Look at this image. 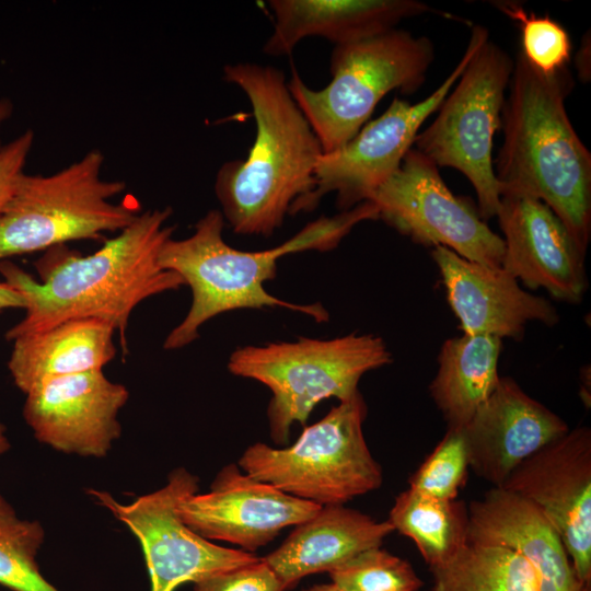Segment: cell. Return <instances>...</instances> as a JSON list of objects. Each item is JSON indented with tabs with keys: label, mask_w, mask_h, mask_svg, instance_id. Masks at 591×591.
Returning <instances> with one entry per match:
<instances>
[{
	"label": "cell",
	"mask_w": 591,
	"mask_h": 591,
	"mask_svg": "<svg viewBox=\"0 0 591 591\" xmlns=\"http://www.w3.org/2000/svg\"><path fill=\"white\" fill-rule=\"evenodd\" d=\"M573 83L568 67L543 74L518 53L501 115L503 142L494 170L500 196L544 202L587 252L591 153L566 112L565 100Z\"/></svg>",
	"instance_id": "7a4b0ae2"
},
{
	"label": "cell",
	"mask_w": 591,
	"mask_h": 591,
	"mask_svg": "<svg viewBox=\"0 0 591 591\" xmlns=\"http://www.w3.org/2000/svg\"><path fill=\"white\" fill-rule=\"evenodd\" d=\"M275 24L263 51L290 55L309 36H322L335 45L364 39L409 18L433 9L418 0H271Z\"/></svg>",
	"instance_id": "ffe728a7"
},
{
	"label": "cell",
	"mask_w": 591,
	"mask_h": 591,
	"mask_svg": "<svg viewBox=\"0 0 591 591\" xmlns=\"http://www.w3.org/2000/svg\"><path fill=\"white\" fill-rule=\"evenodd\" d=\"M303 591H343V590L331 582V583L313 584Z\"/></svg>",
	"instance_id": "d590c367"
},
{
	"label": "cell",
	"mask_w": 591,
	"mask_h": 591,
	"mask_svg": "<svg viewBox=\"0 0 591 591\" xmlns=\"http://www.w3.org/2000/svg\"><path fill=\"white\" fill-rule=\"evenodd\" d=\"M11 448V443L7 436V428L0 421V455L4 454Z\"/></svg>",
	"instance_id": "e575fe53"
},
{
	"label": "cell",
	"mask_w": 591,
	"mask_h": 591,
	"mask_svg": "<svg viewBox=\"0 0 591 591\" xmlns=\"http://www.w3.org/2000/svg\"><path fill=\"white\" fill-rule=\"evenodd\" d=\"M501 340L463 334L441 346L429 393L448 428L462 429L497 386Z\"/></svg>",
	"instance_id": "603a6c76"
},
{
	"label": "cell",
	"mask_w": 591,
	"mask_h": 591,
	"mask_svg": "<svg viewBox=\"0 0 591 591\" xmlns=\"http://www.w3.org/2000/svg\"><path fill=\"white\" fill-rule=\"evenodd\" d=\"M223 78L246 94L256 136L246 159L221 165L215 193L234 233L269 236L293 204L312 190L322 146L281 70L250 62L225 65Z\"/></svg>",
	"instance_id": "3957f363"
},
{
	"label": "cell",
	"mask_w": 591,
	"mask_h": 591,
	"mask_svg": "<svg viewBox=\"0 0 591 591\" xmlns=\"http://www.w3.org/2000/svg\"><path fill=\"white\" fill-rule=\"evenodd\" d=\"M431 257L464 334L517 340L529 322L558 323L555 306L522 289L503 268L471 262L443 246L433 247Z\"/></svg>",
	"instance_id": "ac0fdd59"
},
{
	"label": "cell",
	"mask_w": 591,
	"mask_h": 591,
	"mask_svg": "<svg viewBox=\"0 0 591 591\" xmlns=\"http://www.w3.org/2000/svg\"><path fill=\"white\" fill-rule=\"evenodd\" d=\"M501 488L535 505L557 531L581 583H591V429L579 426L521 462Z\"/></svg>",
	"instance_id": "4fadbf2b"
},
{
	"label": "cell",
	"mask_w": 591,
	"mask_h": 591,
	"mask_svg": "<svg viewBox=\"0 0 591 591\" xmlns=\"http://www.w3.org/2000/svg\"><path fill=\"white\" fill-rule=\"evenodd\" d=\"M468 509V542L519 554L533 569L538 591H580L570 558L555 528L531 501L491 487Z\"/></svg>",
	"instance_id": "d6986e66"
},
{
	"label": "cell",
	"mask_w": 591,
	"mask_h": 591,
	"mask_svg": "<svg viewBox=\"0 0 591 591\" xmlns=\"http://www.w3.org/2000/svg\"><path fill=\"white\" fill-rule=\"evenodd\" d=\"M387 521L416 544L429 568L449 560L468 543V509L457 499H440L408 487L396 496Z\"/></svg>",
	"instance_id": "cb8c5ba5"
},
{
	"label": "cell",
	"mask_w": 591,
	"mask_h": 591,
	"mask_svg": "<svg viewBox=\"0 0 591 591\" xmlns=\"http://www.w3.org/2000/svg\"><path fill=\"white\" fill-rule=\"evenodd\" d=\"M34 137L33 130L26 129L0 149V216L24 173Z\"/></svg>",
	"instance_id": "4dcf8cb0"
},
{
	"label": "cell",
	"mask_w": 591,
	"mask_h": 591,
	"mask_svg": "<svg viewBox=\"0 0 591 591\" xmlns=\"http://www.w3.org/2000/svg\"><path fill=\"white\" fill-rule=\"evenodd\" d=\"M392 362L384 340L372 334L294 341H275L236 348L228 369L255 380L271 392L267 419L271 440L285 445L294 422L306 424L315 406L327 398L339 402L359 392L363 374Z\"/></svg>",
	"instance_id": "5b68a950"
},
{
	"label": "cell",
	"mask_w": 591,
	"mask_h": 591,
	"mask_svg": "<svg viewBox=\"0 0 591 591\" xmlns=\"http://www.w3.org/2000/svg\"><path fill=\"white\" fill-rule=\"evenodd\" d=\"M199 491V479L184 467L169 474L158 490L130 503L116 501L106 491L89 494L109 510L138 538L148 567L151 591H174L215 573L256 561L254 553L220 546L188 528L178 507Z\"/></svg>",
	"instance_id": "7c38bea8"
},
{
	"label": "cell",
	"mask_w": 591,
	"mask_h": 591,
	"mask_svg": "<svg viewBox=\"0 0 591 591\" xmlns=\"http://www.w3.org/2000/svg\"><path fill=\"white\" fill-rule=\"evenodd\" d=\"M514 21L521 32L520 50L525 60L543 74H554L567 68L571 40L561 24L548 15L538 16L521 4L499 1L494 4Z\"/></svg>",
	"instance_id": "83f0119b"
},
{
	"label": "cell",
	"mask_w": 591,
	"mask_h": 591,
	"mask_svg": "<svg viewBox=\"0 0 591 591\" xmlns=\"http://www.w3.org/2000/svg\"><path fill=\"white\" fill-rule=\"evenodd\" d=\"M104 154L93 149L50 175L23 173L0 216V262L78 240H103L138 213L112 199L126 189L102 177Z\"/></svg>",
	"instance_id": "52a82bcc"
},
{
	"label": "cell",
	"mask_w": 591,
	"mask_h": 591,
	"mask_svg": "<svg viewBox=\"0 0 591 591\" xmlns=\"http://www.w3.org/2000/svg\"><path fill=\"white\" fill-rule=\"evenodd\" d=\"M13 113V104L8 99L0 100V149L2 148L1 142V128L2 125L11 117Z\"/></svg>",
	"instance_id": "836d02e7"
},
{
	"label": "cell",
	"mask_w": 591,
	"mask_h": 591,
	"mask_svg": "<svg viewBox=\"0 0 591 591\" xmlns=\"http://www.w3.org/2000/svg\"><path fill=\"white\" fill-rule=\"evenodd\" d=\"M379 219L412 241L443 246L471 262L501 267L505 244L471 200L455 196L439 167L412 148L372 195Z\"/></svg>",
	"instance_id": "8fae6325"
},
{
	"label": "cell",
	"mask_w": 591,
	"mask_h": 591,
	"mask_svg": "<svg viewBox=\"0 0 591 591\" xmlns=\"http://www.w3.org/2000/svg\"><path fill=\"white\" fill-rule=\"evenodd\" d=\"M496 217L505 244L501 268L531 289L579 303L588 288L587 252L552 209L534 198L502 195Z\"/></svg>",
	"instance_id": "2e32d148"
},
{
	"label": "cell",
	"mask_w": 591,
	"mask_h": 591,
	"mask_svg": "<svg viewBox=\"0 0 591 591\" xmlns=\"http://www.w3.org/2000/svg\"><path fill=\"white\" fill-rule=\"evenodd\" d=\"M115 329L93 320H70L49 329L15 337L8 368L26 394L43 380L103 367L116 356Z\"/></svg>",
	"instance_id": "7402d4cb"
},
{
	"label": "cell",
	"mask_w": 591,
	"mask_h": 591,
	"mask_svg": "<svg viewBox=\"0 0 591 591\" xmlns=\"http://www.w3.org/2000/svg\"><path fill=\"white\" fill-rule=\"evenodd\" d=\"M45 531L38 521L21 519L0 494V584L13 591H58L39 571L37 554Z\"/></svg>",
	"instance_id": "484cf974"
},
{
	"label": "cell",
	"mask_w": 591,
	"mask_h": 591,
	"mask_svg": "<svg viewBox=\"0 0 591 591\" xmlns=\"http://www.w3.org/2000/svg\"><path fill=\"white\" fill-rule=\"evenodd\" d=\"M468 468L463 430L448 428L440 442L409 477V488L431 497L454 500L466 483Z\"/></svg>",
	"instance_id": "f1b7e54d"
},
{
	"label": "cell",
	"mask_w": 591,
	"mask_h": 591,
	"mask_svg": "<svg viewBox=\"0 0 591 591\" xmlns=\"http://www.w3.org/2000/svg\"><path fill=\"white\" fill-rule=\"evenodd\" d=\"M171 216V207L147 210L90 255L66 244L45 251L34 263L40 281L9 259L0 262L4 281L26 300L25 316L7 332V340L70 320L93 318L118 332L123 356H127V328L135 308L185 286L179 275L158 262L162 245L175 230L166 224Z\"/></svg>",
	"instance_id": "6da1fadb"
},
{
	"label": "cell",
	"mask_w": 591,
	"mask_h": 591,
	"mask_svg": "<svg viewBox=\"0 0 591 591\" xmlns=\"http://www.w3.org/2000/svg\"><path fill=\"white\" fill-rule=\"evenodd\" d=\"M433 59L429 37L393 28L335 45L329 62L332 80L324 89L309 88L294 69L287 84L323 153H328L358 134L387 93L418 91Z\"/></svg>",
	"instance_id": "8992f818"
},
{
	"label": "cell",
	"mask_w": 591,
	"mask_h": 591,
	"mask_svg": "<svg viewBox=\"0 0 591 591\" xmlns=\"http://www.w3.org/2000/svg\"><path fill=\"white\" fill-rule=\"evenodd\" d=\"M513 66L509 54L488 38L438 107L437 117L414 141L415 149L438 167L465 175L485 221L496 217L500 202L493 147Z\"/></svg>",
	"instance_id": "9c48e42d"
},
{
	"label": "cell",
	"mask_w": 591,
	"mask_h": 591,
	"mask_svg": "<svg viewBox=\"0 0 591 591\" xmlns=\"http://www.w3.org/2000/svg\"><path fill=\"white\" fill-rule=\"evenodd\" d=\"M12 308H22L25 310L26 300L15 288L5 281H0V313L3 310Z\"/></svg>",
	"instance_id": "1f68e13d"
},
{
	"label": "cell",
	"mask_w": 591,
	"mask_h": 591,
	"mask_svg": "<svg viewBox=\"0 0 591 591\" xmlns=\"http://www.w3.org/2000/svg\"><path fill=\"white\" fill-rule=\"evenodd\" d=\"M379 219L372 201H364L334 217L318 218L279 246L263 251H241L222 236L224 219L220 210H210L195 224L192 235L170 237L162 245L158 262L181 276L192 290V304L183 321L166 336L163 348H183L199 337V328L212 317L240 309L283 308L322 323L329 320L320 303L301 304L276 298L265 282L276 277L278 260L303 251L335 248L352 228Z\"/></svg>",
	"instance_id": "277c9868"
},
{
	"label": "cell",
	"mask_w": 591,
	"mask_h": 591,
	"mask_svg": "<svg viewBox=\"0 0 591 591\" xmlns=\"http://www.w3.org/2000/svg\"><path fill=\"white\" fill-rule=\"evenodd\" d=\"M343 591H418L424 581L405 559L386 549H366L328 572Z\"/></svg>",
	"instance_id": "4316f807"
},
{
	"label": "cell",
	"mask_w": 591,
	"mask_h": 591,
	"mask_svg": "<svg viewBox=\"0 0 591 591\" xmlns=\"http://www.w3.org/2000/svg\"><path fill=\"white\" fill-rule=\"evenodd\" d=\"M391 523L344 505L322 506L274 552L263 557L285 591L312 573L329 572L357 554L382 545Z\"/></svg>",
	"instance_id": "44dd1931"
},
{
	"label": "cell",
	"mask_w": 591,
	"mask_h": 591,
	"mask_svg": "<svg viewBox=\"0 0 591 591\" xmlns=\"http://www.w3.org/2000/svg\"><path fill=\"white\" fill-rule=\"evenodd\" d=\"M488 38L486 27L474 25L460 61L429 96L415 104L395 97L381 116L367 123L348 142L335 151L322 153L314 170L312 190L293 204L289 215L313 210L328 193L336 194L337 206L343 211L369 201L398 170L424 123L437 112Z\"/></svg>",
	"instance_id": "30bf717a"
},
{
	"label": "cell",
	"mask_w": 591,
	"mask_h": 591,
	"mask_svg": "<svg viewBox=\"0 0 591 591\" xmlns=\"http://www.w3.org/2000/svg\"><path fill=\"white\" fill-rule=\"evenodd\" d=\"M194 591H285L263 557L194 583Z\"/></svg>",
	"instance_id": "f546056e"
},
{
	"label": "cell",
	"mask_w": 591,
	"mask_h": 591,
	"mask_svg": "<svg viewBox=\"0 0 591 591\" xmlns=\"http://www.w3.org/2000/svg\"><path fill=\"white\" fill-rule=\"evenodd\" d=\"M590 51V38L583 39L581 47L576 56V67L579 71V76L583 81L590 80V71L587 69V59L590 60V58H587V53Z\"/></svg>",
	"instance_id": "d6a6232c"
},
{
	"label": "cell",
	"mask_w": 591,
	"mask_h": 591,
	"mask_svg": "<svg viewBox=\"0 0 591 591\" xmlns=\"http://www.w3.org/2000/svg\"><path fill=\"white\" fill-rule=\"evenodd\" d=\"M25 395L23 417L39 442L92 457L105 456L120 437L118 413L129 398L103 370L49 378Z\"/></svg>",
	"instance_id": "9a60e30c"
},
{
	"label": "cell",
	"mask_w": 591,
	"mask_h": 591,
	"mask_svg": "<svg viewBox=\"0 0 591 591\" xmlns=\"http://www.w3.org/2000/svg\"><path fill=\"white\" fill-rule=\"evenodd\" d=\"M368 407L360 392L339 402L297 441L275 448L250 445L240 456L242 471L297 498L318 506L345 505L382 485L383 473L366 442Z\"/></svg>",
	"instance_id": "ba28073f"
},
{
	"label": "cell",
	"mask_w": 591,
	"mask_h": 591,
	"mask_svg": "<svg viewBox=\"0 0 591 591\" xmlns=\"http://www.w3.org/2000/svg\"><path fill=\"white\" fill-rule=\"evenodd\" d=\"M462 430L470 467L493 487H501L521 462L569 427L514 380L500 376Z\"/></svg>",
	"instance_id": "e0dca14e"
},
{
	"label": "cell",
	"mask_w": 591,
	"mask_h": 591,
	"mask_svg": "<svg viewBox=\"0 0 591 591\" xmlns=\"http://www.w3.org/2000/svg\"><path fill=\"white\" fill-rule=\"evenodd\" d=\"M429 570L431 591H538L536 576L525 559L497 545L468 542Z\"/></svg>",
	"instance_id": "d4e9b609"
},
{
	"label": "cell",
	"mask_w": 591,
	"mask_h": 591,
	"mask_svg": "<svg viewBox=\"0 0 591 591\" xmlns=\"http://www.w3.org/2000/svg\"><path fill=\"white\" fill-rule=\"evenodd\" d=\"M321 507L258 480L237 463H230L217 473L207 493L188 496L178 511L184 523L204 538L255 553L283 529L308 520Z\"/></svg>",
	"instance_id": "5bb4252c"
},
{
	"label": "cell",
	"mask_w": 591,
	"mask_h": 591,
	"mask_svg": "<svg viewBox=\"0 0 591 591\" xmlns=\"http://www.w3.org/2000/svg\"><path fill=\"white\" fill-rule=\"evenodd\" d=\"M580 591H591V583L583 584Z\"/></svg>",
	"instance_id": "8d00e7d4"
}]
</instances>
